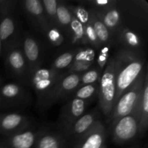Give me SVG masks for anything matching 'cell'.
<instances>
[{
	"instance_id": "2",
	"label": "cell",
	"mask_w": 148,
	"mask_h": 148,
	"mask_svg": "<svg viewBox=\"0 0 148 148\" xmlns=\"http://www.w3.org/2000/svg\"><path fill=\"white\" fill-rule=\"evenodd\" d=\"M115 90V62L114 57L111 56L103 71L98 95V107L102 115L106 117V120L110 116L114 107Z\"/></svg>"
},
{
	"instance_id": "31",
	"label": "cell",
	"mask_w": 148,
	"mask_h": 148,
	"mask_svg": "<svg viewBox=\"0 0 148 148\" xmlns=\"http://www.w3.org/2000/svg\"><path fill=\"white\" fill-rule=\"evenodd\" d=\"M85 40H86L87 45H90L91 48L94 49H98L99 50L101 49V45L98 42V38L96 37L95 31H94L93 27L91 24L90 19L86 25L85 27Z\"/></svg>"
},
{
	"instance_id": "20",
	"label": "cell",
	"mask_w": 148,
	"mask_h": 148,
	"mask_svg": "<svg viewBox=\"0 0 148 148\" xmlns=\"http://www.w3.org/2000/svg\"><path fill=\"white\" fill-rule=\"evenodd\" d=\"M139 120V136L143 137L147 132L148 127V74L145 76L141 95L136 107Z\"/></svg>"
},
{
	"instance_id": "5",
	"label": "cell",
	"mask_w": 148,
	"mask_h": 148,
	"mask_svg": "<svg viewBox=\"0 0 148 148\" xmlns=\"http://www.w3.org/2000/svg\"><path fill=\"white\" fill-rule=\"evenodd\" d=\"M80 74H63L52 89L50 95L43 105L42 111L47 110L52 106L71 99L74 92L79 87Z\"/></svg>"
},
{
	"instance_id": "37",
	"label": "cell",
	"mask_w": 148,
	"mask_h": 148,
	"mask_svg": "<svg viewBox=\"0 0 148 148\" xmlns=\"http://www.w3.org/2000/svg\"><path fill=\"white\" fill-rule=\"evenodd\" d=\"M2 138H3V137H2V136L1 135V134H0V140H1V139H2Z\"/></svg>"
},
{
	"instance_id": "34",
	"label": "cell",
	"mask_w": 148,
	"mask_h": 148,
	"mask_svg": "<svg viewBox=\"0 0 148 148\" xmlns=\"http://www.w3.org/2000/svg\"><path fill=\"white\" fill-rule=\"evenodd\" d=\"M3 56V48H2V44H1V40H0V57Z\"/></svg>"
},
{
	"instance_id": "23",
	"label": "cell",
	"mask_w": 148,
	"mask_h": 148,
	"mask_svg": "<svg viewBox=\"0 0 148 148\" xmlns=\"http://www.w3.org/2000/svg\"><path fill=\"white\" fill-rule=\"evenodd\" d=\"M57 22L59 28L62 30L64 35H66L69 37L70 33V27L72 23L73 14L72 12L70 7L64 1L58 0Z\"/></svg>"
},
{
	"instance_id": "36",
	"label": "cell",
	"mask_w": 148,
	"mask_h": 148,
	"mask_svg": "<svg viewBox=\"0 0 148 148\" xmlns=\"http://www.w3.org/2000/svg\"><path fill=\"white\" fill-rule=\"evenodd\" d=\"M2 85H3V84H2V80H1V78H0V88H1V86Z\"/></svg>"
},
{
	"instance_id": "14",
	"label": "cell",
	"mask_w": 148,
	"mask_h": 148,
	"mask_svg": "<svg viewBox=\"0 0 148 148\" xmlns=\"http://www.w3.org/2000/svg\"><path fill=\"white\" fill-rule=\"evenodd\" d=\"M33 123L30 117L20 112L0 113V134L3 137L23 131Z\"/></svg>"
},
{
	"instance_id": "28",
	"label": "cell",
	"mask_w": 148,
	"mask_h": 148,
	"mask_svg": "<svg viewBox=\"0 0 148 148\" xmlns=\"http://www.w3.org/2000/svg\"><path fill=\"white\" fill-rule=\"evenodd\" d=\"M103 71L98 66H91L89 69L81 73L79 87L99 82ZM78 87V88H79Z\"/></svg>"
},
{
	"instance_id": "33",
	"label": "cell",
	"mask_w": 148,
	"mask_h": 148,
	"mask_svg": "<svg viewBox=\"0 0 148 148\" xmlns=\"http://www.w3.org/2000/svg\"><path fill=\"white\" fill-rule=\"evenodd\" d=\"M11 110V107L0 97V110Z\"/></svg>"
},
{
	"instance_id": "30",
	"label": "cell",
	"mask_w": 148,
	"mask_h": 148,
	"mask_svg": "<svg viewBox=\"0 0 148 148\" xmlns=\"http://www.w3.org/2000/svg\"><path fill=\"white\" fill-rule=\"evenodd\" d=\"M46 36L49 39V42L53 46H61L64 40V36L62 30L58 27H50L46 33Z\"/></svg>"
},
{
	"instance_id": "26",
	"label": "cell",
	"mask_w": 148,
	"mask_h": 148,
	"mask_svg": "<svg viewBox=\"0 0 148 148\" xmlns=\"http://www.w3.org/2000/svg\"><path fill=\"white\" fill-rule=\"evenodd\" d=\"M69 38L74 44L87 45L85 40V27L74 15L71 23Z\"/></svg>"
},
{
	"instance_id": "18",
	"label": "cell",
	"mask_w": 148,
	"mask_h": 148,
	"mask_svg": "<svg viewBox=\"0 0 148 148\" xmlns=\"http://www.w3.org/2000/svg\"><path fill=\"white\" fill-rule=\"evenodd\" d=\"M95 49L91 47L79 48L72 64L69 66L66 74H80L89 69L94 64Z\"/></svg>"
},
{
	"instance_id": "6",
	"label": "cell",
	"mask_w": 148,
	"mask_h": 148,
	"mask_svg": "<svg viewBox=\"0 0 148 148\" xmlns=\"http://www.w3.org/2000/svg\"><path fill=\"white\" fill-rule=\"evenodd\" d=\"M17 10L0 17V40L3 54L21 41V29Z\"/></svg>"
},
{
	"instance_id": "29",
	"label": "cell",
	"mask_w": 148,
	"mask_h": 148,
	"mask_svg": "<svg viewBox=\"0 0 148 148\" xmlns=\"http://www.w3.org/2000/svg\"><path fill=\"white\" fill-rule=\"evenodd\" d=\"M83 5L88 7L90 10L95 12H101L111 7H116L118 1L116 0H88L82 1Z\"/></svg>"
},
{
	"instance_id": "39",
	"label": "cell",
	"mask_w": 148,
	"mask_h": 148,
	"mask_svg": "<svg viewBox=\"0 0 148 148\" xmlns=\"http://www.w3.org/2000/svg\"><path fill=\"white\" fill-rule=\"evenodd\" d=\"M0 17H1V14H0Z\"/></svg>"
},
{
	"instance_id": "12",
	"label": "cell",
	"mask_w": 148,
	"mask_h": 148,
	"mask_svg": "<svg viewBox=\"0 0 148 148\" xmlns=\"http://www.w3.org/2000/svg\"><path fill=\"white\" fill-rule=\"evenodd\" d=\"M20 43L23 55L27 62L30 79L32 75L36 70L41 68L42 58L40 45L38 40L33 35L27 32L22 34Z\"/></svg>"
},
{
	"instance_id": "1",
	"label": "cell",
	"mask_w": 148,
	"mask_h": 148,
	"mask_svg": "<svg viewBox=\"0 0 148 148\" xmlns=\"http://www.w3.org/2000/svg\"><path fill=\"white\" fill-rule=\"evenodd\" d=\"M116 90L114 106L120 97L144 73L145 59L143 52L119 49L114 56ZM114 108V107H113Z\"/></svg>"
},
{
	"instance_id": "35",
	"label": "cell",
	"mask_w": 148,
	"mask_h": 148,
	"mask_svg": "<svg viewBox=\"0 0 148 148\" xmlns=\"http://www.w3.org/2000/svg\"><path fill=\"white\" fill-rule=\"evenodd\" d=\"M0 148H8V147H7V146L3 144L2 142H1V140H0Z\"/></svg>"
},
{
	"instance_id": "16",
	"label": "cell",
	"mask_w": 148,
	"mask_h": 148,
	"mask_svg": "<svg viewBox=\"0 0 148 148\" xmlns=\"http://www.w3.org/2000/svg\"><path fill=\"white\" fill-rule=\"evenodd\" d=\"M106 129L102 121L95 125L73 144V148H103L106 146Z\"/></svg>"
},
{
	"instance_id": "8",
	"label": "cell",
	"mask_w": 148,
	"mask_h": 148,
	"mask_svg": "<svg viewBox=\"0 0 148 148\" xmlns=\"http://www.w3.org/2000/svg\"><path fill=\"white\" fill-rule=\"evenodd\" d=\"M90 103L77 98L69 99L62 106L55 127L66 136L74 123L86 112Z\"/></svg>"
},
{
	"instance_id": "22",
	"label": "cell",
	"mask_w": 148,
	"mask_h": 148,
	"mask_svg": "<svg viewBox=\"0 0 148 148\" xmlns=\"http://www.w3.org/2000/svg\"><path fill=\"white\" fill-rule=\"evenodd\" d=\"M90 12V19L91 24L93 27L96 37L98 38L101 46H110L114 44V38L110 33L109 30L104 25L103 23L100 20V19L95 14V12L92 10L88 9Z\"/></svg>"
},
{
	"instance_id": "15",
	"label": "cell",
	"mask_w": 148,
	"mask_h": 148,
	"mask_svg": "<svg viewBox=\"0 0 148 148\" xmlns=\"http://www.w3.org/2000/svg\"><path fill=\"white\" fill-rule=\"evenodd\" d=\"M102 113L99 107L93 108L88 112H85L73 124L69 131L65 136L68 143L72 145L82 135L89 131L98 121H100Z\"/></svg>"
},
{
	"instance_id": "25",
	"label": "cell",
	"mask_w": 148,
	"mask_h": 148,
	"mask_svg": "<svg viewBox=\"0 0 148 148\" xmlns=\"http://www.w3.org/2000/svg\"><path fill=\"white\" fill-rule=\"evenodd\" d=\"M99 90V82L83 85L77 88L74 92L72 98L83 100L90 102L98 97Z\"/></svg>"
},
{
	"instance_id": "32",
	"label": "cell",
	"mask_w": 148,
	"mask_h": 148,
	"mask_svg": "<svg viewBox=\"0 0 148 148\" xmlns=\"http://www.w3.org/2000/svg\"><path fill=\"white\" fill-rule=\"evenodd\" d=\"M111 46H105L101 47L99 49V53L98 55V57L96 59V66L99 68L101 70L103 71L108 63V60L110 59L109 56V51Z\"/></svg>"
},
{
	"instance_id": "38",
	"label": "cell",
	"mask_w": 148,
	"mask_h": 148,
	"mask_svg": "<svg viewBox=\"0 0 148 148\" xmlns=\"http://www.w3.org/2000/svg\"><path fill=\"white\" fill-rule=\"evenodd\" d=\"M103 148H107V147H106V146H105V147H104Z\"/></svg>"
},
{
	"instance_id": "7",
	"label": "cell",
	"mask_w": 148,
	"mask_h": 148,
	"mask_svg": "<svg viewBox=\"0 0 148 148\" xmlns=\"http://www.w3.org/2000/svg\"><path fill=\"white\" fill-rule=\"evenodd\" d=\"M3 56L6 68L10 75L17 79V82L30 87V75L27 62L22 51L21 43L9 49Z\"/></svg>"
},
{
	"instance_id": "13",
	"label": "cell",
	"mask_w": 148,
	"mask_h": 148,
	"mask_svg": "<svg viewBox=\"0 0 148 148\" xmlns=\"http://www.w3.org/2000/svg\"><path fill=\"white\" fill-rule=\"evenodd\" d=\"M43 127L33 122L20 132L3 137L1 141L8 148H34Z\"/></svg>"
},
{
	"instance_id": "9",
	"label": "cell",
	"mask_w": 148,
	"mask_h": 148,
	"mask_svg": "<svg viewBox=\"0 0 148 148\" xmlns=\"http://www.w3.org/2000/svg\"><path fill=\"white\" fill-rule=\"evenodd\" d=\"M113 141L123 145L134 140L139 135V120L136 109L132 114L117 120L110 126Z\"/></svg>"
},
{
	"instance_id": "3",
	"label": "cell",
	"mask_w": 148,
	"mask_h": 148,
	"mask_svg": "<svg viewBox=\"0 0 148 148\" xmlns=\"http://www.w3.org/2000/svg\"><path fill=\"white\" fill-rule=\"evenodd\" d=\"M146 72L147 68L134 85L127 90L118 100L113 108L111 115L106 119V122L109 124L110 126L112 125L117 120L132 114L134 111L141 95Z\"/></svg>"
},
{
	"instance_id": "4",
	"label": "cell",
	"mask_w": 148,
	"mask_h": 148,
	"mask_svg": "<svg viewBox=\"0 0 148 148\" xmlns=\"http://www.w3.org/2000/svg\"><path fill=\"white\" fill-rule=\"evenodd\" d=\"M56 74L50 69L40 68L32 75L30 79V87L33 88L36 95V105L42 111L46 99L52 89L63 74Z\"/></svg>"
},
{
	"instance_id": "10",
	"label": "cell",
	"mask_w": 148,
	"mask_h": 148,
	"mask_svg": "<svg viewBox=\"0 0 148 148\" xmlns=\"http://www.w3.org/2000/svg\"><path fill=\"white\" fill-rule=\"evenodd\" d=\"M0 97L14 108H24L33 102V98L26 86L19 82H9L0 88Z\"/></svg>"
},
{
	"instance_id": "27",
	"label": "cell",
	"mask_w": 148,
	"mask_h": 148,
	"mask_svg": "<svg viewBox=\"0 0 148 148\" xmlns=\"http://www.w3.org/2000/svg\"><path fill=\"white\" fill-rule=\"evenodd\" d=\"M41 1L45 14L50 26L59 28L57 16H56L58 0H41Z\"/></svg>"
},
{
	"instance_id": "11",
	"label": "cell",
	"mask_w": 148,
	"mask_h": 148,
	"mask_svg": "<svg viewBox=\"0 0 148 148\" xmlns=\"http://www.w3.org/2000/svg\"><path fill=\"white\" fill-rule=\"evenodd\" d=\"M25 16L35 30L46 36L51 27L47 20L41 0H25L19 1Z\"/></svg>"
},
{
	"instance_id": "24",
	"label": "cell",
	"mask_w": 148,
	"mask_h": 148,
	"mask_svg": "<svg viewBox=\"0 0 148 148\" xmlns=\"http://www.w3.org/2000/svg\"><path fill=\"white\" fill-rule=\"evenodd\" d=\"M79 48L67 51L62 53L53 60L50 69L51 72L56 74H62L65 72V69H67L69 66L72 64L76 53Z\"/></svg>"
},
{
	"instance_id": "21",
	"label": "cell",
	"mask_w": 148,
	"mask_h": 148,
	"mask_svg": "<svg viewBox=\"0 0 148 148\" xmlns=\"http://www.w3.org/2000/svg\"><path fill=\"white\" fill-rule=\"evenodd\" d=\"M94 12L97 17L100 19V20L109 30L110 33L114 40V38L116 36L117 33L124 26L122 23L121 12L117 8V6L104 10V11Z\"/></svg>"
},
{
	"instance_id": "17",
	"label": "cell",
	"mask_w": 148,
	"mask_h": 148,
	"mask_svg": "<svg viewBox=\"0 0 148 148\" xmlns=\"http://www.w3.org/2000/svg\"><path fill=\"white\" fill-rule=\"evenodd\" d=\"M65 136L56 127L44 126L34 148H67Z\"/></svg>"
},
{
	"instance_id": "19",
	"label": "cell",
	"mask_w": 148,
	"mask_h": 148,
	"mask_svg": "<svg viewBox=\"0 0 148 148\" xmlns=\"http://www.w3.org/2000/svg\"><path fill=\"white\" fill-rule=\"evenodd\" d=\"M114 43L120 46L119 49L135 52H143V43L140 36L130 27L124 26L115 36Z\"/></svg>"
}]
</instances>
